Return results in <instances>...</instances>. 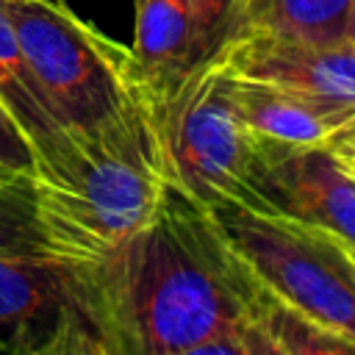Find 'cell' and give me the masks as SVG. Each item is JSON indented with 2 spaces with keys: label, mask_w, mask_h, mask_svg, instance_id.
<instances>
[{
  "label": "cell",
  "mask_w": 355,
  "mask_h": 355,
  "mask_svg": "<svg viewBox=\"0 0 355 355\" xmlns=\"http://www.w3.org/2000/svg\"><path fill=\"white\" fill-rule=\"evenodd\" d=\"M252 275L286 305L355 347V250L336 233L280 211H214Z\"/></svg>",
  "instance_id": "5"
},
{
  "label": "cell",
  "mask_w": 355,
  "mask_h": 355,
  "mask_svg": "<svg viewBox=\"0 0 355 355\" xmlns=\"http://www.w3.org/2000/svg\"><path fill=\"white\" fill-rule=\"evenodd\" d=\"M0 341L17 355H86L78 275L47 252L0 255Z\"/></svg>",
  "instance_id": "6"
},
{
  "label": "cell",
  "mask_w": 355,
  "mask_h": 355,
  "mask_svg": "<svg viewBox=\"0 0 355 355\" xmlns=\"http://www.w3.org/2000/svg\"><path fill=\"white\" fill-rule=\"evenodd\" d=\"M72 269L86 355H266V286L216 214L175 183L125 244Z\"/></svg>",
  "instance_id": "1"
},
{
  "label": "cell",
  "mask_w": 355,
  "mask_h": 355,
  "mask_svg": "<svg viewBox=\"0 0 355 355\" xmlns=\"http://www.w3.org/2000/svg\"><path fill=\"white\" fill-rule=\"evenodd\" d=\"M0 161L11 164V166H31V161H33L31 139L25 136L22 125L6 108L3 100H0Z\"/></svg>",
  "instance_id": "15"
},
{
  "label": "cell",
  "mask_w": 355,
  "mask_h": 355,
  "mask_svg": "<svg viewBox=\"0 0 355 355\" xmlns=\"http://www.w3.org/2000/svg\"><path fill=\"white\" fill-rule=\"evenodd\" d=\"M31 178L47 255L78 269L108 258L147 225L172 183L147 86L116 114L39 141Z\"/></svg>",
  "instance_id": "2"
},
{
  "label": "cell",
  "mask_w": 355,
  "mask_h": 355,
  "mask_svg": "<svg viewBox=\"0 0 355 355\" xmlns=\"http://www.w3.org/2000/svg\"><path fill=\"white\" fill-rule=\"evenodd\" d=\"M19 55L61 125H94L128 103L144 83L133 50L50 0H3Z\"/></svg>",
  "instance_id": "4"
},
{
  "label": "cell",
  "mask_w": 355,
  "mask_h": 355,
  "mask_svg": "<svg viewBox=\"0 0 355 355\" xmlns=\"http://www.w3.org/2000/svg\"><path fill=\"white\" fill-rule=\"evenodd\" d=\"M50 3H58V6H67V0H50Z\"/></svg>",
  "instance_id": "19"
},
{
  "label": "cell",
  "mask_w": 355,
  "mask_h": 355,
  "mask_svg": "<svg viewBox=\"0 0 355 355\" xmlns=\"http://www.w3.org/2000/svg\"><path fill=\"white\" fill-rule=\"evenodd\" d=\"M330 147H333V144H330ZM333 150L338 153V158L344 161V166H347V169L355 175V150H344V147H333Z\"/></svg>",
  "instance_id": "17"
},
{
  "label": "cell",
  "mask_w": 355,
  "mask_h": 355,
  "mask_svg": "<svg viewBox=\"0 0 355 355\" xmlns=\"http://www.w3.org/2000/svg\"><path fill=\"white\" fill-rule=\"evenodd\" d=\"M233 100L241 119L266 141L288 147L333 144L355 125L352 111L322 105L286 89L233 78Z\"/></svg>",
  "instance_id": "9"
},
{
  "label": "cell",
  "mask_w": 355,
  "mask_h": 355,
  "mask_svg": "<svg viewBox=\"0 0 355 355\" xmlns=\"http://www.w3.org/2000/svg\"><path fill=\"white\" fill-rule=\"evenodd\" d=\"M133 58L153 97L166 94L189 69L205 61L186 0H136Z\"/></svg>",
  "instance_id": "10"
},
{
  "label": "cell",
  "mask_w": 355,
  "mask_h": 355,
  "mask_svg": "<svg viewBox=\"0 0 355 355\" xmlns=\"http://www.w3.org/2000/svg\"><path fill=\"white\" fill-rule=\"evenodd\" d=\"M261 211H280L336 233L355 250V175L330 144L288 147L263 139Z\"/></svg>",
  "instance_id": "8"
},
{
  "label": "cell",
  "mask_w": 355,
  "mask_h": 355,
  "mask_svg": "<svg viewBox=\"0 0 355 355\" xmlns=\"http://www.w3.org/2000/svg\"><path fill=\"white\" fill-rule=\"evenodd\" d=\"M227 75L266 83L355 114V42L236 31L214 53Z\"/></svg>",
  "instance_id": "7"
},
{
  "label": "cell",
  "mask_w": 355,
  "mask_h": 355,
  "mask_svg": "<svg viewBox=\"0 0 355 355\" xmlns=\"http://www.w3.org/2000/svg\"><path fill=\"white\" fill-rule=\"evenodd\" d=\"M169 178L211 211L261 208L263 139L241 119L233 80L216 55L200 61L166 94L153 97Z\"/></svg>",
  "instance_id": "3"
},
{
  "label": "cell",
  "mask_w": 355,
  "mask_h": 355,
  "mask_svg": "<svg viewBox=\"0 0 355 355\" xmlns=\"http://www.w3.org/2000/svg\"><path fill=\"white\" fill-rule=\"evenodd\" d=\"M333 147H344V150H355V125L347 130V133H341L336 141H333Z\"/></svg>",
  "instance_id": "16"
},
{
  "label": "cell",
  "mask_w": 355,
  "mask_h": 355,
  "mask_svg": "<svg viewBox=\"0 0 355 355\" xmlns=\"http://www.w3.org/2000/svg\"><path fill=\"white\" fill-rule=\"evenodd\" d=\"M47 252L39 219L31 166L0 161V255Z\"/></svg>",
  "instance_id": "13"
},
{
  "label": "cell",
  "mask_w": 355,
  "mask_h": 355,
  "mask_svg": "<svg viewBox=\"0 0 355 355\" xmlns=\"http://www.w3.org/2000/svg\"><path fill=\"white\" fill-rule=\"evenodd\" d=\"M352 11L355 0H239L230 36L236 31H272L316 42H341L349 39Z\"/></svg>",
  "instance_id": "11"
},
{
  "label": "cell",
  "mask_w": 355,
  "mask_h": 355,
  "mask_svg": "<svg viewBox=\"0 0 355 355\" xmlns=\"http://www.w3.org/2000/svg\"><path fill=\"white\" fill-rule=\"evenodd\" d=\"M0 100L22 125L25 136L31 139V147H36L39 141L50 139L55 130L64 128L25 69L3 0H0Z\"/></svg>",
  "instance_id": "12"
},
{
  "label": "cell",
  "mask_w": 355,
  "mask_h": 355,
  "mask_svg": "<svg viewBox=\"0 0 355 355\" xmlns=\"http://www.w3.org/2000/svg\"><path fill=\"white\" fill-rule=\"evenodd\" d=\"M186 6L194 17L200 47L205 58H211L233 31L239 0H186Z\"/></svg>",
  "instance_id": "14"
},
{
  "label": "cell",
  "mask_w": 355,
  "mask_h": 355,
  "mask_svg": "<svg viewBox=\"0 0 355 355\" xmlns=\"http://www.w3.org/2000/svg\"><path fill=\"white\" fill-rule=\"evenodd\" d=\"M349 39L355 42V11H352V31H349Z\"/></svg>",
  "instance_id": "18"
}]
</instances>
